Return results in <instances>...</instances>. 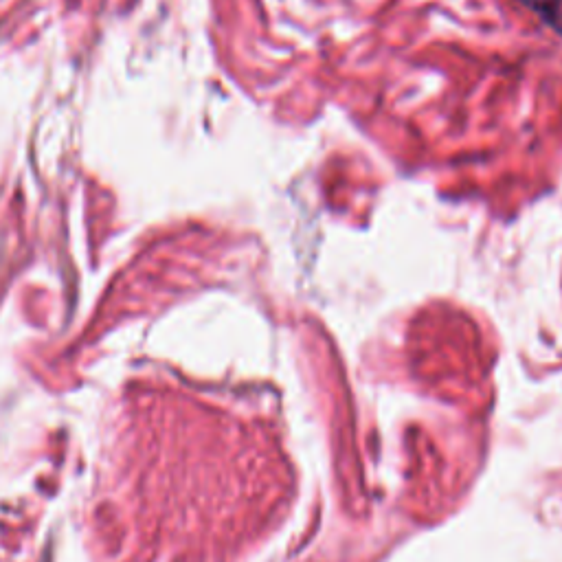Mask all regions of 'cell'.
<instances>
[{"label": "cell", "instance_id": "cell-1", "mask_svg": "<svg viewBox=\"0 0 562 562\" xmlns=\"http://www.w3.org/2000/svg\"><path fill=\"white\" fill-rule=\"evenodd\" d=\"M521 3L530 7L545 25L552 27L558 36H562V0H521Z\"/></svg>", "mask_w": 562, "mask_h": 562}]
</instances>
